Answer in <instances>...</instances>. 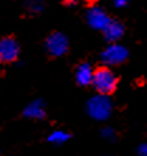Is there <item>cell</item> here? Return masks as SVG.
<instances>
[{
    "mask_svg": "<svg viewBox=\"0 0 147 156\" xmlns=\"http://www.w3.org/2000/svg\"><path fill=\"white\" fill-rule=\"evenodd\" d=\"M139 155L140 156H147V144H143L139 148Z\"/></svg>",
    "mask_w": 147,
    "mask_h": 156,
    "instance_id": "11",
    "label": "cell"
},
{
    "mask_svg": "<svg viewBox=\"0 0 147 156\" xmlns=\"http://www.w3.org/2000/svg\"><path fill=\"white\" fill-rule=\"evenodd\" d=\"M78 0H62V3L64 4H68V6H71V4H75Z\"/></svg>",
    "mask_w": 147,
    "mask_h": 156,
    "instance_id": "12",
    "label": "cell"
},
{
    "mask_svg": "<svg viewBox=\"0 0 147 156\" xmlns=\"http://www.w3.org/2000/svg\"><path fill=\"white\" fill-rule=\"evenodd\" d=\"M26 115L31 116V118H43V116H44V112H43L40 105L33 104V105H30V107L26 109Z\"/></svg>",
    "mask_w": 147,
    "mask_h": 156,
    "instance_id": "10",
    "label": "cell"
},
{
    "mask_svg": "<svg viewBox=\"0 0 147 156\" xmlns=\"http://www.w3.org/2000/svg\"><path fill=\"white\" fill-rule=\"evenodd\" d=\"M127 58V50L120 44L112 43L102 53V61L106 66H119Z\"/></svg>",
    "mask_w": 147,
    "mask_h": 156,
    "instance_id": "4",
    "label": "cell"
},
{
    "mask_svg": "<svg viewBox=\"0 0 147 156\" xmlns=\"http://www.w3.org/2000/svg\"><path fill=\"white\" fill-rule=\"evenodd\" d=\"M110 20H112V19H109V17L106 16V13L103 12V10H101V9H94V10H91L89 14H88L89 24L92 26V27H95V29L102 30V31H103V29L109 24Z\"/></svg>",
    "mask_w": 147,
    "mask_h": 156,
    "instance_id": "6",
    "label": "cell"
},
{
    "mask_svg": "<svg viewBox=\"0 0 147 156\" xmlns=\"http://www.w3.org/2000/svg\"><path fill=\"white\" fill-rule=\"evenodd\" d=\"M103 33H105V37H106L108 41H110V43L118 41L119 38L123 36V26H122V23L115 21V20H110L109 24L103 29Z\"/></svg>",
    "mask_w": 147,
    "mask_h": 156,
    "instance_id": "8",
    "label": "cell"
},
{
    "mask_svg": "<svg viewBox=\"0 0 147 156\" xmlns=\"http://www.w3.org/2000/svg\"><path fill=\"white\" fill-rule=\"evenodd\" d=\"M118 77L113 71L109 68V66H101L96 70H94L92 82L91 85L94 87L99 95H112L118 88Z\"/></svg>",
    "mask_w": 147,
    "mask_h": 156,
    "instance_id": "1",
    "label": "cell"
},
{
    "mask_svg": "<svg viewBox=\"0 0 147 156\" xmlns=\"http://www.w3.org/2000/svg\"><path fill=\"white\" fill-rule=\"evenodd\" d=\"M19 54L20 47L13 37H4L0 40V64H10L16 61Z\"/></svg>",
    "mask_w": 147,
    "mask_h": 156,
    "instance_id": "2",
    "label": "cell"
},
{
    "mask_svg": "<svg viewBox=\"0 0 147 156\" xmlns=\"http://www.w3.org/2000/svg\"><path fill=\"white\" fill-rule=\"evenodd\" d=\"M94 67L88 62H82L75 70V78L79 85H91L92 82V75H94Z\"/></svg>",
    "mask_w": 147,
    "mask_h": 156,
    "instance_id": "7",
    "label": "cell"
},
{
    "mask_svg": "<svg viewBox=\"0 0 147 156\" xmlns=\"http://www.w3.org/2000/svg\"><path fill=\"white\" fill-rule=\"evenodd\" d=\"M70 138H71V135L70 133H67V132L55 131V132H53V133L50 135L48 140L50 142H53V144H55V145H61V144H64V142H67Z\"/></svg>",
    "mask_w": 147,
    "mask_h": 156,
    "instance_id": "9",
    "label": "cell"
},
{
    "mask_svg": "<svg viewBox=\"0 0 147 156\" xmlns=\"http://www.w3.org/2000/svg\"><path fill=\"white\" fill-rule=\"evenodd\" d=\"M88 111L91 116L95 119H106L110 115V102L106 99V95H99L96 98H92L88 105Z\"/></svg>",
    "mask_w": 147,
    "mask_h": 156,
    "instance_id": "3",
    "label": "cell"
},
{
    "mask_svg": "<svg viewBox=\"0 0 147 156\" xmlns=\"http://www.w3.org/2000/svg\"><path fill=\"white\" fill-rule=\"evenodd\" d=\"M47 51L50 55L53 57H60L62 54H65L68 51V40L64 34L61 33H54L47 38Z\"/></svg>",
    "mask_w": 147,
    "mask_h": 156,
    "instance_id": "5",
    "label": "cell"
}]
</instances>
